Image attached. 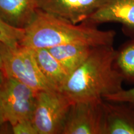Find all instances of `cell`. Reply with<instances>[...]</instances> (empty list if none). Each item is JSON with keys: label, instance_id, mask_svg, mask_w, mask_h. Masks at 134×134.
Masks as SVG:
<instances>
[{"label": "cell", "instance_id": "cell-1", "mask_svg": "<svg viewBox=\"0 0 134 134\" xmlns=\"http://www.w3.org/2000/svg\"><path fill=\"white\" fill-rule=\"evenodd\" d=\"M113 45L94 47L85 62L68 76L60 91L72 103L104 99L123 90L122 75L114 66Z\"/></svg>", "mask_w": 134, "mask_h": 134}, {"label": "cell", "instance_id": "cell-2", "mask_svg": "<svg viewBox=\"0 0 134 134\" xmlns=\"http://www.w3.org/2000/svg\"><path fill=\"white\" fill-rule=\"evenodd\" d=\"M97 26L87 21L73 24L38 9L34 19L25 28L20 45L31 48H48L70 43L91 47L114 45L115 31H102Z\"/></svg>", "mask_w": 134, "mask_h": 134}, {"label": "cell", "instance_id": "cell-3", "mask_svg": "<svg viewBox=\"0 0 134 134\" xmlns=\"http://www.w3.org/2000/svg\"><path fill=\"white\" fill-rule=\"evenodd\" d=\"M0 55L6 76L14 78L37 91L57 90L43 76L32 48L21 45L14 47L0 42Z\"/></svg>", "mask_w": 134, "mask_h": 134}, {"label": "cell", "instance_id": "cell-4", "mask_svg": "<svg viewBox=\"0 0 134 134\" xmlns=\"http://www.w3.org/2000/svg\"><path fill=\"white\" fill-rule=\"evenodd\" d=\"M71 104L60 91H38L32 117L38 134H62Z\"/></svg>", "mask_w": 134, "mask_h": 134}, {"label": "cell", "instance_id": "cell-5", "mask_svg": "<svg viewBox=\"0 0 134 134\" xmlns=\"http://www.w3.org/2000/svg\"><path fill=\"white\" fill-rule=\"evenodd\" d=\"M37 92L18 80L5 76L0 86V110L12 126L20 121L32 120Z\"/></svg>", "mask_w": 134, "mask_h": 134}, {"label": "cell", "instance_id": "cell-6", "mask_svg": "<svg viewBox=\"0 0 134 134\" xmlns=\"http://www.w3.org/2000/svg\"><path fill=\"white\" fill-rule=\"evenodd\" d=\"M104 99L72 103L62 134H103Z\"/></svg>", "mask_w": 134, "mask_h": 134}, {"label": "cell", "instance_id": "cell-7", "mask_svg": "<svg viewBox=\"0 0 134 134\" xmlns=\"http://www.w3.org/2000/svg\"><path fill=\"white\" fill-rule=\"evenodd\" d=\"M107 1L37 0V3L38 9L76 24L87 21Z\"/></svg>", "mask_w": 134, "mask_h": 134}, {"label": "cell", "instance_id": "cell-8", "mask_svg": "<svg viewBox=\"0 0 134 134\" xmlns=\"http://www.w3.org/2000/svg\"><path fill=\"white\" fill-rule=\"evenodd\" d=\"M86 21L96 26L119 23L124 34L134 37V0H108Z\"/></svg>", "mask_w": 134, "mask_h": 134}, {"label": "cell", "instance_id": "cell-9", "mask_svg": "<svg viewBox=\"0 0 134 134\" xmlns=\"http://www.w3.org/2000/svg\"><path fill=\"white\" fill-rule=\"evenodd\" d=\"M103 134H134V107L104 99Z\"/></svg>", "mask_w": 134, "mask_h": 134}, {"label": "cell", "instance_id": "cell-10", "mask_svg": "<svg viewBox=\"0 0 134 134\" xmlns=\"http://www.w3.org/2000/svg\"><path fill=\"white\" fill-rule=\"evenodd\" d=\"M37 11V0H0V18L15 27L25 29Z\"/></svg>", "mask_w": 134, "mask_h": 134}, {"label": "cell", "instance_id": "cell-11", "mask_svg": "<svg viewBox=\"0 0 134 134\" xmlns=\"http://www.w3.org/2000/svg\"><path fill=\"white\" fill-rule=\"evenodd\" d=\"M40 70L46 80L56 90L60 91L69 75L48 48H32Z\"/></svg>", "mask_w": 134, "mask_h": 134}, {"label": "cell", "instance_id": "cell-12", "mask_svg": "<svg viewBox=\"0 0 134 134\" xmlns=\"http://www.w3.org/2000/svg\"><path fill=\"white\" fill-rule=\"evenodd\" d=\"M93 47H94L70 43L53 47L48 50L62 65L70 76L88 58Z\"/></svg>", "mask_w": 134, "mask_h": 134}, {"label": "cell", "instance_id": "cell-13", "mask_svg": "<svg viewBox=\"0 0 134 134\" xmlns=\"http://www.w3.org/2000/svg\"><path fill=\"white\" fill-rule=\"evenodd\" d=\"M114 66L122 75L124 81L134 83V37L116 50Z\"/></svg>", "mask_w": 134, "mask_h": 134}, {"label": "cell", "instance_id": "cell-14", "mask_svg": "<svg viewBox=\"0 0 134 134\" xmlns=\"http://www.w3.org/2000/svg\"><path fill=\"white\" fill-rule=\"evenodd\" d=\"M25 35V29L15 27L0 18V42L11 47H18Z\"/></svg>", "mask_w": 134, "mask_h": 134}, {"label": "cell", "instance_id": "cell-15", "mask_svg": "<svg viewBox=\"0 0 134 134\" xmlns=\"http://www.w3.org/2000/svg\"><path fill=\"white\" fill-rule=\"evenodd\" d=\"M103 99L115 103H125L134 107V87L129 90H122L104 98Z\"/></svg>", "mask_w": 134, "mask_h": 134}, {"label": "cell", "instance_id": "cell-16", "mask_svg": "<svg viewBox=\"0 0 134 134\" xmlns=\"http://www.w3.org/2000/svg\"><path fill=\"white\" fill-rule=\"evenodd\" d=\"M11 128L14 134H38L32 120L20 121L12 125Z\"/></svg>", "mask_w": 134, "mask_h": 134}, {"label": "cell", "instance_id": "cell-17", "mask_svg": "<svg viewBox=\"0 0 134 134\" xmlns=\"http://www.w3.org/2000/svg\"><path fill=\"white\" fill-rule=\"evenodd\" d=\"M5 122H6V120H5L4 117H3L2 113H1V110H0V129L3 127V125H4Z\"/></svg>", "mask_w": 134, "mask_h": 134}, {"label": "cell", "instance_id": "cell-18", "mask_svg": "<svg viewBox=\"0 0 134 134\" xmlns=\"http://www.w3.org/2000/svg\"><path fill=\"white\" fill-rule=\"evenodd\" d=\"M4 78H5V75H4V72L1 71V70H0V86H1V84L3 83V82L4 81Z\"/></svg>", "mask_w": 134, "mask_h": 134}, {"label": "cell", "instance_id": "cell-19", "mask_svg": "<svg viewBox=\"0 0 134 134\" xmlns=\"http://www.w3.org/2000/svg\"><path fill=\"white\" fill-rule=\"evenodd\" d=\"M0 70L3 71V62H2V60H1V55H0Z\"/></svg>", "mask_w": 134, "mask_h": 134}]
</instances>
